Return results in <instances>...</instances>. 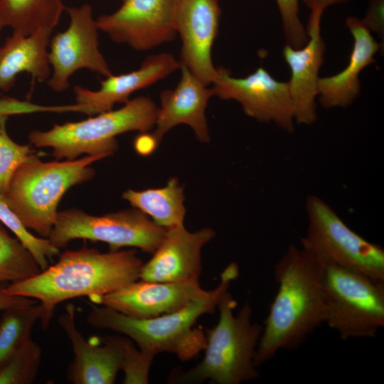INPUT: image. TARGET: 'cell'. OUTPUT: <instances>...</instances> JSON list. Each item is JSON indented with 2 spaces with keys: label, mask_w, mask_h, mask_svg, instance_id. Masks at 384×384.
<instances>
[{
  "label": "cell",
  "mask_w": 384,
  "mask_h": 384,
  "mask_svg": "<svg viewBox=\"0 0 384 384\" xmlns=\"http://www.w3.org/2000/svg\"><path fill=\"white\" fill-rule=\"evenodd\" d=\"M324 267L320 259L293 244L275 264L274 276L278 289L257 347V367L280 350L299 348L325 324Z\"/></svg>",
  "instance_id": "6da1fadb"
},
{
  "label": "cell",
  "mask_w": 384,
  "mask_h": 384,
  "mask_svg": "<svg viewBox=\"0 0 384 384\" xmlns=\"http://www.w3.org/2000/svg\"><path fill=\"white\" fill-rule=\"evenodd\" d=\"M58 256L54 265L3 288L7 294L39 302L44 329L49 327L59 303L80 297H88L91 302L117 291L138 280L144 265L135 250L104 253L84 246Z\"/></svg>",
  "instance_id": "7a4b0ae2"
},
{
  "label": "cell",
  "mask_w": 384,
  "mask_h": 384,
  "mask_svg": "<svg viewBox=\"0 0 384 384\" xmlns=\"http://www.w3.org/2000/svg\"><path fill=\"white\" fill-rule=\"evenodd\" d=\"M239 267L232 262L221 272L218 285L204 297L169 314L152 318L137 319L105 306L89 303L87 324L96 329H110L130 338L139 348L154 356L171 353L181 361H189L203 351L206 338L203 331L194 326L199 317L213 314L238 278Z\"/></svg>",
  "instance_id": "3957f363"
},
{
  "label": "cell",
  "mask_w": 384,
  "mask_h": 384,
  "mask_svg": "<svg viewBox=\"0 0 384 384\" xmlns=\"http://www.w3.org/2000/svg\"><path fill=\"white\" fill-rule=\"evenodd\" d=\"M236 306V301L228 292L218 305V323L206 330L203 358L187 371H174L169 383L209 380L211 383L240 384L260 376L255 357L263 326L252 321V309L248 302L235 316Z\"/></svg>",
  "instance_id": "277c9868"
},
{
  "label": "cell",
  "mask_w": 384,
  "mask_h": 384,
  "mask_svg": "<svg viewBox=\"0 0 384 384\" xmlns=\"http://www.w3.org/2000/svg\"><path fill=\"white\" fill-rule=\"evenodd\" d=\"M105 159L86 156L63 161L44 162L33 154L14 173L4 195L9 208L28 229L48 238L56 222L58 205L71 187L91 180L90 165Z\"/></svg>",
  "instance_id": "5b68a950"
},
{
  "label": "cell",
  "mask_w": 384,
  "mask_h": 384,
  "mask_svg": "<svg viewBox=\"0 0 384 384\" xmlns=\"http://www.w3.org/2000/svg\"><path fill=\"white\" fill-rule=\"evenodd\" d=\"M157 109L151 98L137 97L115 110L80 122L55 124L47 131H32L28 140L34 146L51 148L57 160H73L82 154L106 158L118 149L117 136L131 131L145 133L154 128Z\"/></svg>",
  "instance_id": "8992f818"
},
{
  "label": "cell",
  "mask_w": 384,
  "mask_h": 384,
  "mask_svg": "<svg viewBox=\"0 0 384 384\" xmlns=\"http://www.w3.org/2000/svg\"><path fill=\"white\" fill-rule=\"evenodd\" d=\"M328 326L340 338H371L384 326V283L353 269L325 264Z\"/></svg>",
  "instance_id": "52a82bcc"
},
{
  "label": "cell",
  "mask_w": 384,
  "mask_h": 384,
  "mask_svg": "<svg viewBox=\"0 0 384 384\" xmlns=\"http://www.w3.org/2000/svg\"><path fill=\"white\" fill-rule=\"evenodd\" d=\"M307 230L301 247L324 264H334L360 272L384 283V250L351 230L320 197L306 199Z\"/></svg>",
  "instance_id": "ba28073f"
},
{
  "label": "cell",
  "mask_w": 384,
  "mask_h": 384,
  "mask_svg": "<svg viewBox=\"0 0 384 384\" xmlns=\"http://www.w3.org/2000/svg\"><path fill=\"white\" fill-rule=\"evenodd\" d=\"M166 230L135 208L100 216L70 208L58 211L48 238L58 249L65 247L73 240L83 239L107 243L110 251L134 247L153 254L163 240Z\"/></svg>",
  "instance_id": "9c48e42d"
},
{
  "label": "cell",
  "mask_w": 384,
  "mask_h": 384,
  "mask_svg": "<svg viewBox=\"0 0 384 384\" xmlns=\"http://www.w3.org/2000/svg\"><path fill=\"white\" fill-rule=\"evenodd\" d=\"M65 10L70 19L69 25L65 30L51 37L48 46L51 74L46 82L57 92L68 90L70 77L81 69L105 78L112 74L100 50V30L91 5L65 6Z\"/></svg>",
  "instance_id": "30bf717a"
},
{
  "label": "cell",
  "mask_w": 384,
  "mask_h": 384,
  "mask_svg": "<svg viewBox=\"0 0 384 384\" xmlns=\"http://www.w3.org/2000/svg\"><path fill=\"white\" fill-rule=\"evenodd\" d=\"M210 85L213 96L239 102L247 116L294 132V114L288 83L276 80L264 68L259 67L246 77L235 78L230 70L219 66Z\"/></svg>",
  "instance_id": "8fae6325"
},
{
  "label": "cell",
  "mask_w": 384,
  "mask_h": 384,
  "mask_svg": "<svg viewBox=\"0 0 384 384\" xmlns=\"http://www.w3.org/2000/svg\"><path fill=\"white\" fill-rule=\"evenodd\" d=\"M178 0H122L114 12L96 18L100 31L116 43L146 51L173 41L178 36Z\"/></svg>",
  "instance_id": "7c38bea8"
},
{
  "label": "cell",
  "mask_w": 384,
  "mask_h": 384,
  "mask_svg": "<svg viewBox=\"0 0 384 384\" xmlns=\"http://www.w3.org/2000/svg\"><path fill=\"white\" fill-rule=\"evenodd\" d=\"M218 0H178L175 25L181 41L179 63L206 85L215 77L212 48L218 33Z\"/></svg>",
  "instance_id": "4fadbf2b"
},
{
  "label": "cell",
  "mask_w": 384,
  "mask_h": 384,
  "mask_svg": "<svg viewBox=\"0 0 384 384\" xmlns=\"http://www.w3.org/2000/svg\"><path fill=\"white\" fill-rule=\"evenodd\" d=\"M199 282H161L140 279L97 297L92 303L137 319L156 317L176 311L206 297Z\"/></svg>",
  "instance_id": "5bb4252c"
},
{
  "label": "cell",
  "mask_w": 384,
  "mask_h": 384,
  "mask_svg": "<svg viewBox=\"0 0 384 384\" xmlns=\"http://www.w3.org/2000/svg\"><path fill=\"white\" fill-rule=\"evenodd\" d=\"M323 14L311 11L306 31L307 43L294 48L286 44L284 58L289 67L291 77L287 82L292 98L294 121L300 124H312L317 119L316 97L319 69L324 63L325 43L321 35Z\"/></svg>",
  "instance_id": "9a60e30c"
},
{
  "label": "cell",
  "mask_w": 384,
  "mask_h": 384,
  "mask_svg": "<svg viewBox=\"0 0 384 384\" xmlns=\"http://www.w3.org/2000/svg\"><path fill=\"white\" fill-rule=\"evenodd\" d=\"M215 235L203 228L195 232L184 226L166 230L161 244L152 257L144 263L139 279L161 282H198L201 274V252Z\"/></svg>",
  "instance_id": "2e32d148"
},
{
  "label": "cell",
  "mask_w": 384,
  "mask_h": 384,
  "mask_svg": "<svg viewBox=\"0 0 384 384\" xmlns=\"http://www.w3.org/2000/svg\"><path fill=\"white\" fill-rule=\"evenodd\" d=\"M181 78L173 90L160 94L153 137L159 145L165 134L178 124L188 125L196 139L203 143L210 142L206 109L213 92L186 67L180 66Z\"/></svg>",
  "instance_id": "e0dca14e"
},
{
  "label": "cell",
  "mask_w": 384,
  "mask_h": 384,
  "mask_svg": "<svg viewBox=\"0 0 384 384\" xmlns=\"http://www.w3.org/2000/svg\"><path fill=\"white\" fill-rule=\"evenodd\" d=\"M75 309L73 304H68L58 319L74 351L67 380L73 384H113L122 368L119 336L102 337V346L87 341L76 327Z\"/></svg>",
  "instance_id": "ac0fdd59"
},
{
  "label": "cell",
  "mask_w": 384,
  "mask_h": 384,
  "mask_svg": "<svg viewBox=\"0 0 384 384\" xmlns=\"http://www.w3.org/2000/svg\"><path fill=\"white\" fill-rule=\"evenodd\" d=\"M179 61L169 53L146 57L140 67L127 73L106 77L97 90L75 85V103L90 107L93 114L112 110L116 103L124 104L136 91L149 87L180 69Z\"/></svg>",
  "instance_id": "d6986e66"
},
{
  "label": "cell",
  "mask_w": 384,
  "mask_h": 384,
  "mask_svg": "<svg viewBox=\"0 0 384 384\" xmlns=\"http://www.w3.org/2000/svg\"><path fill=\"white\" fill-rule=\"evenodd\" d=\"M346 24L353 38L348 63L341 72L319 80V102L326 109L352 104L360 93V73L375 62L374 55L380 47L361 19L350 16Z\"/></svg>",
  "instance_id": "ffe728a7"
},
{
  "label": "cell",
  "mask_w": 384,
  "mask_h": 384,
  "mask_svg": "<svg viewBox=\"0 0 384 384\" xmlns=\"http://www.w3.org/2000/svg\"><path fill=\"white\" fill-rule=\"evenodd\" d=\"M52 31L41 28L28 36L12 33L0 46V92L14 86L18 74L26 73L38 82L51 74L48 46Z\"/></svg>",
  "instance_id": "44dd1931"
},
{
  "label": "cell",
  "mask_w": 384,
  "mask_h": 384,
  "mask_svg": "<svg viewBox=\"0 0 384 384\" xmlns=\"http://www.w3.org/2000/svg\"><path fill=\"white\" fill-rule=\"evenodd\" d=\"M122 198L166 230L183 226L186 208L183 187L176 177H171L162 188L142 191L128 189Z\"/></svg>",
  "instance_id": "7402d4cb"
},
{
  "label": "cell",
  "mask_w": 384,
  "mask_h": 384,
  "mask_svg": "<svg viewBox=\"0 0 384 384\" xmlns=\"http://www.w3.org/2000/svg\"><path fill=\"white\" fill-rule=\"evenodd\" d=\"M64 10L63 0H0V21L12 33L28 36L41 28L53 31Z\"/></svg>",
  "instance_id": "603a6c76"
},
{
  "label": "cell",
  "mask_w": 384,
  "mask_h": 384,
  "mask_svg": "<svg viewBox=\"0 0 384 384\" xmlns=\"http://www.w3.org/2000/svg\"><path fill=\"white\" fill-rule=\"evenodd\" d=\"M0 320V370L29 338L41 316L39 302L4 310Z\"/></svg>",
  "instance_id": "cb8c5ba5"
},
{
  "label": "cell",
  "mask_w": 384,
  "mask_h": 384,
  "mask_svg": "<svg viewBox=\"0 0 384 384\" xmlns=\"http://www.w3.org/2000/svg\"><path fill=\"white\" fill-rule=\"evenodd\" d=\"M41 271L32 254L0 221V287L30 278Z\"/></svg>",
  "instance_id": "d4e9b609"
},
{
  "label": "cell",
  "mask_w": 384,
  "mask_h": 384,
  "mask_svg": "<svg viewBox=\"0 0 384 384\" xmlns=\"http://www.w3.org/2000/svg\"><path fill=\"white\" fill-rule=\"evenodd\" d=\"M0 221L32 254L41 270L50 265L49 260L58 255L60 249L53 245L48 238H38L28 230L20 218L9 208L5 197L0 193Z\"/></svg>",
  "instance_id": "484cf974"
},
{
  "label": "cell",
  "mask_w": 384,
  "mask_h": 384,
  "mask_svg": "<svg viewBox=\"0 0 384 384\" xmlns=\"http://www.w3.org/2000/svg\"><path fill=\"white\" fill-rule=\"evenodd\" d=\"M42 348L32 338L27 339L0 370V384H31L42 361Z\"/></svg>",
  "instance_id": "4316f807"
},
{
  "label": "cell",
  "mask_w": 384,
  "mask_h": 384,
  "mask_svg": "<svg viewBox=\"0 0 384 384\" xmlns=\"http://www.w3.org/2000/svg\"><path fill=\"white\" fill-rule=\"evenodd\" d=\"M6 119H0V193L3 195L18 168L35 154L30 145L18 144L11 139L6 130Z\"/></svg>",
  "instance_id": "83f0119b"
},
{
  "label": "cell",
  "mask_w": 384,
  "mask_h": 384,
  "mask_svg": "<svg viewBox=\"0 0 384 384\" xmlns=\"http://www.w3.org/2000/svg\"><path fill=\"white\" fill-rule=\"evenodd\" d=\"M122 368L124 373V384H146L155 356L137 349L132 340L119 336Z\"/></svg>",
  "instance_id": "f1b7e54d"
},
{
  "label": "cell",
  "mask_w": 384,
  "mask_h": 384,
  "mask_svg": "<svg viewBox=\"0 0 384 384\" xmlns=\"http://www.w3.org/2000/svg\"><path fill=\"white\" fill-rule=\"evenodd\" d=\"M275 1L281 15L287 44L294 48L303 47L309 38L299 16V0Z\"/></svg>",
  "instance_id": "f546056e"
},
{
  "label": "cell",
  "mask_w": 384,
  "mask_h": 384,
  "mask_svg": "<svg viewBox=\"0 0 384 384\" xmlns=\"http://www.w3.org/2000/svg\"><path fill=\"white\" fill-rule=\"evenodd\" d=\"M85 107L78 103L63 105H42L14 97H4L0 99V119L11 115L26 114L38 112L85 113Z\"/></svg>",
  "instance_id": "4dcf8cb0"
},
{
  "label": "cell",
  "mask_w": 384,
  "mask_h": 384,
  "mask_svg": "<svg viewBox=\"0 0 384 384\" xmlns=\"http://www.w3.org/2000/svg\"><path fill=\"white\" fill-rule=\"evenodd\" d=\"M383 9L384 0H369L366 14L361 20L369 30L381 35L383 33Z\"/></svg>",
  "instance_id": "1f68e13d"
},
{
  "label": "cell",
  "mask_w": 384,
  "mask_h": 384,
  "mask_svg": "<svg viewBox=\"0 0 384 384\" xmlns=\"http://www.w3.org/2000/svg\"><path fill=\"white\" fill-rule=\"evenodd\" d=\"M3 288L2 287H0V311L15 306L38 303L37 300L32 298L7 294L4 291Z\"/></svg>",
  "instance_id": "d6a6232c"
},
{
  "label": "cell",
  "mask_w": 384,
  "mask_h": 384,
  "mask_svg": "<svg viewBox=\"0 0 384 384\" xmlns=\"http://www.w3.org/2000/svg\"><path fill=\"white\" fill-rule=\"evenodd\" d=\"M159 146L152 134L141 133L134 142L137 151L142 155H149Z\"/></svg>",
  "instance_id": "836d02e7"
},
{
  "label": "cell",
  "mask_w": 384,
  "mask_h": 384,
  "mask_svg": "<svg viewBox=\"0 0 384 384\" xmlns=\"http://www.w3.org/2000/svg\"><path fill=\"white\" fill-rule=\"evenodd\" d=\"M311 11H319L323 14L324 10L335 4L342 3L347 0H302Z\"/></svg>",
  "instance_id": "e575fe53"
},
{
  "label": "cell",
  "mask_w": 384,
  "mask_h": 384,
  "mask_svg": "<svg viewBox=\"0 0 384 384\" xmlns=\"http://www.w3.org/2000/svg\"><path fill=\"white\" fill-rule=\"evenodd\" d=\"M3 28H4V26H2L1 23V21H0V38H1V32H2Z\"/></svg>",
  "instance_id": "d590c367"
},
{
  "label": "cell",
  "mask_w": 384,
  "mask_h": 384,
  "mask_svg": "<svg viewBox=\"0 0 384 384\" xmlns=\"http://www.w3.org/2000/svg\"><path fill=\"white\" fill-rule=\"evenodd\" d=\"M121 1H122V0H121Z\"/></svg>",
  "instance_id": "8d00e7d4"
}]
</instances>
